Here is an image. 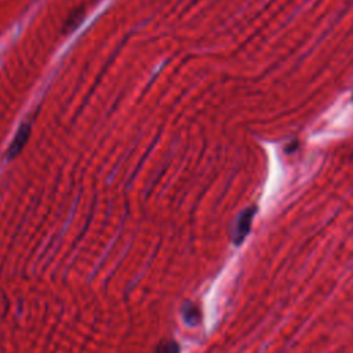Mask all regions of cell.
<instances>
[{"mask_svg": "<svg viewBox=\"0 0 353 353\" xmlns=\"http://www.w3.org/2000/svg\"><path fill=\"white\" fill-rule=\"evenodd\" d=\"M29 135H30V125H29L28 123H25V124H22V125L19 127L18 132L15 134V137H14V139H12V142H11V145H10V148H8V150H7V159H8V160H11L12 157H15V156L23 149V146H25V143H26Z\"/></svg>", "mask_w": 353, "mask_h": 353, "instance_id": "cell-2", "label": "cell"}, {"mask_svg": "<svg viewBox=\"0 0 353 353\" xmlns=\"http://www.w3.org/2000/svg\"><path fill=\"white\" fill-rule=\"evenodd\" d=\"M154 353H179V345L174 341H163L159 343Z\"/></svg>", "mask_w": 353, "mask_h": 353, "instance_id": "cell-4", "label": "cell"}, {"mask_svg": "<svg viewBox=\"0 0 353 353\" xmlns=\"http://www.w3.org/2000/svg\"><path fill=\"white\" fill-rule=\"evenodd\" d=\"M182 316H183V320L185 323H188L189 325H197L201 320V314H200V310L196 305L188 302L183 305L182 307Z\"/></svg>", "mask_w": 353, "mask_h": 353, "instance_id": "cell-3", "label": "cell"}, {"mask_svg": "<svg viewBox=\"0 0 353 353\" xmlns=\"http://www.w3.org/2000/svg\"><path fill=\"white\" fill-rule=\"evenodd\" d=\"M255 212H256V207L251 205V207L244 208L234 219L233 229H232V240H233L234 245H240L245 240L247 234L251 230V225H252Z\"/></svg>", "mask_w": 353, "mask_h": 353, "instance_id": "cell-1", "label": "cell"}, {"mask_svg": "<svg viewBox=\"0 0 353 353\" xmlns=\"http://www.w3.org/2000/svg\"><path fill=\"white\" fill-rule=\"evenodd\" d=\"M352 101H353V95H352Z\"/></svg>", "mask_w": 353, "mask_h": 353, "instance_id": "cell-5", "label": "cell"}]
</instances>
